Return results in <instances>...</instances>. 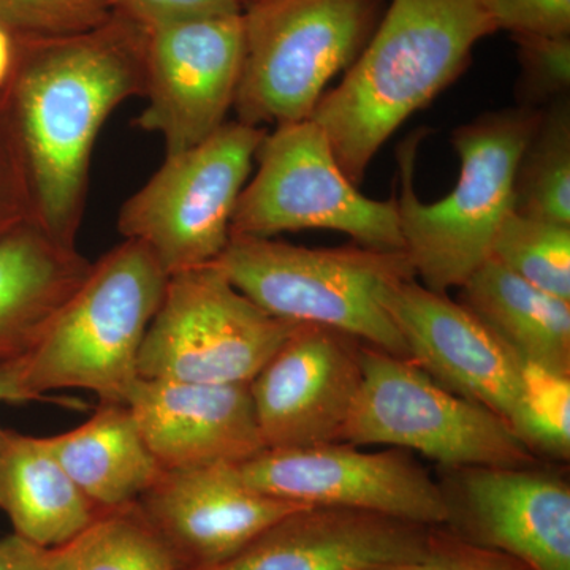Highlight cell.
<instances>
[{
	"label": "cell",
	"instance_id": "obj_9",
	"mask_svg": "<svg viewBox=\"0 0 570 570\" xmlns=\"http://www.w3.org/2000/svg\"><path fill=\"white\" fill-rule=\"evenodd\" d=\"M268 130L235 121L165 163L122 205L119 234L151 250L167 275L212 265L230 239L236 202Z\"/></svg>",
	"mask_w": 570,
	"mask_h": 570
},
{
	"label": "cell",
	"instance_id": "obj_18",
	"mask_svg": "<svg viewBox=\"0 0 570 570\" xmlns=\"http://www.w3.org/2000/svg\"><path fill=\"white\" fill-rule=\"evenodd\" d=\"M434 528L347 508H299L216 570H373L425 557Z\"/></svg>",
	"mask_w": 570,
	"mask_h": 570
},
{
	"label": "cell",
	"instance_id": "obj_28",
	"mask_svg": "<svg viewBox=\"0 0 570 570\" xmlns=\"http://www.w3.org/2000/svg\"><path fill=\"white\" fill-rule=\"evenodd\" d=\"M520 77L517 81L519 107L542 110L570 91V36L513 33Z\"/></svg>",
	"mask_w": 570,
	"mask_h": 570
},
{
	"label": "cell",
	"instance_id": "obj_4",
	"mask_svg": "<svg viewBox=\"0 0 570 570\" xmlns=\"http://www.w3.org/2000/svg\"><path fill=\"white\" fill-rule=\"evenodd\" d=\"M167 283V272L140 242L126 239L102 255L26 358L29 400L85 389L100 401L126 403Z\"/></svg>",
	"mask_w": 570,
	"mask_h": 570
},
{
	"label": "cell",
	"instance_id": "obj_10",
	"mask_svg": "<svg viewBox=\"0 0 570 570\" xmlns=\"http://www.w3.org/2000/svg\"><path fill=\"white\" fill-rule=\"evenodd\" d=\"M298 324L266 313L217 265L168 276L138 356V376L249 384Z\"/></svg>",
	"mask_w": 570,
	"mask_h": 570
},
{
	"label": "cell",
	"instance_id": "obj_22",
	"mask_svg": "<svg viewBox=\"0 0 570 570\" xmlns=\"http://www.w3.org/2000/svg\"><path fill=\"white\" fill-rule=\"evenodd\" d=\"M459 302L523 362L570 374V302L540 291L487 258L461 285Z\"/></svg>",
	"mask_w": 570,
	"mask_h": 570
},
{
	"label": "cell",
	"instance_id": "obj_8",
	"mask_svg": "<svg viewBox=\"0 0 570 570\" xmlns=\"http://www.w3.org/2000/svg\"><path fill=\"white\" fill-rule=\"evenodd\" d=\"M255 163L258 170L236 202L230 236L273 238L322 228L352 236L360 246L404 250L395 198L373 200L360 193L313 119L275 127Z\"/></svg>",
	"mask_w": 570,
	"mask_h": 570
},
{
	"label": "cell",
	"instance_id": "obj_12",
	"mask_svg": "<svg viewBox=\"0 0 570 570\" xmlns=\"http://www.w3.org/2000/svg\"><path fill=\"white\" fill-rule=\"evenodd\" d=\"M245 61L243 13L195 18L148 31V99L135 126L174 156L212 137L234 108Z\"/></svg>",
	"mask_w": 570,
	"mask_h": 570
},
{
	"label": "cell",
	"instance_id": "obj_7",
	"mask_svg": "<svg viewBox=\"0 0 570 570\" xmlns=\"http://www.w3.org/2000/svg\"><path fill=\"white\" fill-rule=\"evenodd\" d=\"M362 371L341 442L415 450L448 469L535 464L504 419L442 387L412 360L363 343Z\"/></svg>",
	"mask_w": 570,
	"mask_h": 570
},
{
	"label": "cell",
	"instance_id": "obj_20",
	"mask_svg": "<svg viewBox=\"0 0 570 570\" xmlns=\"http://www.w3.org/2000/svg\"><path fill=\"white\" fill-rule=\"evenodd\" d=\"M0 512L13 534L55 549L85 530L97 510L56 459L48 438L0 425Z\"/></svg>",
	"mask_w": 570,
	"mask_h": 570
},
{
	"label": "cell",
	"instance_id": "obj_19",
	"mask_svg": "<svg viewBox=\"0 0 570 570\" xmlns=\"http://www.w3.org/2000/svg\"><path fill=\"white\" fill-rule=\"evenodd\" d=\"M91 268L37 220L0 236V370L32 354Z\"/></svg>",
	"mask_w": 570,
	"mask_h": 570
},
{
	"label": "cell",
	"instance_id": "obj_6",
	"mask_svg": "<svg viewBox=\"0 0 570 570\" xmlns=\"http://www.w3.org/2000/svg\"><path fill=\"white\" fill-rule=\"evenodd\" d=\"M385 0H258L243 11L234 110L246 126L309 119L326 86L365 50Z\"/></svg>",
	"mask_w": 570,
	"mask_h": 570
},
{
	"label": "cell",
	"instance_id": "obj_3",
	"mask_svg": "<svg viewBox=\"0 0 570 570\" xmlns=\"http://www.w3.org/2000/svg\"><path fill=\"white\" fill-rule=\"evenodd\" d=\"M540 112L517 107L483 112L453 130L460 175L452 193L423 204L414 187L419 137L397 153V220L415 276L431 291L461 287L490 257L499 227L513 212V181L521 153L538 127Z\"/></svg>",
	"mask_w": 570,
	"mask_h": 570
},
{
	"label": "cell",
	"instance_id": "obj_23",
	"mask_svg": "<svg viewBox=\"0 0 570 570\" xmlns=\"http://www.w3.org/2000/svg\"><path fill=\"white\" fill-rule=\"evenodd\" d=\"M47 558L48 570H189L138 502L97 513Z\"/></svg>",
	"mask_w": 570,
	"mask_h": 570
},
{
	"label": "cell",
	"instance_id": "obj_25",
	"mask_svg": "<svg viewBox=\"0 0 570 570\" xmlns=\"http://www.w3.org/2000/svg\"><path fill=\"white\" fill-rule=\"evenodd\" d=\"M489 258L540 291L570 302V225L510 212Z\"/></svg>",
	"mask_w": 570,
	"mask_h": 570
},
{
	"label": "cell",
	"instance_id": "obj_16",
	"mask_svg": "<svg viewBox=\"0 0 570 570\" xmlns=\"http://www.w3.org/2000/svg\"><path fill=\"white\" fill-rule=\"evenodd\" d=\"M189 570H216L266 528L306 505L247 485L236 464L163 471L138 501Z\"/></svg>",
	"mask_w": 570,
	"mask_h": 570
},
{
	"label": "cell",
	"instance_id": "obj_36",
	"mask_svg": "<svg viewBox=\"0 0 570 570\" xmlns=\"http://www.w3.org/2000/svg\"><path fill=\"white\" fill-rule=\"evenodd\" d=\"M239 3H242L243 11L247 9V7L254 6V3H257L258 0H238Z\"/></svg>",
	"mask_w": 570,
	"mask_h": 570
},
{
	"label": "cell",
	"instance_id": "obj_32",
	"mask_svg": "<svg viewBox=\"0 0 570 570\" xmlns=\"http://www.w3.org/2000/svg\"><path fill=\"white\" fill-rule=\"evenodd\" d=\"M36 220L24 168L9 137L0 129V236Z\"/></svg>",
	"mask_w": 570,
	"mask_h": 570
},
{
	"label": "cell",
	"instance_id": "obj_31",
	"mask_svg": "<svg viewBox=\"0 0 570 570\" xmlns=\"http://www.w3.org/2000/svg\"><path fill=\"white\" fill-rule=\"evenodd\" d=\"M118 10L146 31L195 18L243 13L238 0H118Z\"/></svg>",
	"mask_w": 570,
	"mask_h": 570
},
{
	"label": "cell",
	"instance_id": "obj_13",
	"mask_svg": "<svg viewBox=\"0 0 570 570\" xmlns=\"http://www.w3.org/2000/svg\"><path fill=\"white\" fill-rule=\"evenodd\" d=\"M362 341L298 324L249 382L265 449L343 441L362 387Z\"/></svg>",
	"mask_w": 570,
	"mask_h": 570
},
{
	"label": "cell",
	"instance_id": "obj_29",
	"mask_svg": "<svg viewBox=\"0 0 570 570\" xmlns=\"http://www.w3.org/2000/svg\"><path fill=\"white\" fill-rule=\"evenodd\" d=\"M373 570H532L523 562L501 551L472 546L444 528H434L425 557L403 564Z\"/></svg>",
	"mask_w": 570,
	"mask_h": 570
},
{
	"label": "cell",
	"instance_id": "obj_34",
	"mask_svg": "<svg viewBox=\"0 0 570 570\" xmlns=\"http://www.w3.org/2000/svg\"><path fill=\"white\" fill-rule=\"evenodd\" d=\"M26 362V360H24ZM3 367L0 370V403H29L28 393L22 387V365Z\"/></svg>",
	"mask_w": 570,
	"mask_h": 570
},
{
	"label": "cell",
	"instance_id": "obj_30",
	"mask_svg": "<svg viewBox=\"0 0 570 570\" xmlns=\"http://www.w3.org/2000/svg\"><path fill=\"white\" fill-rule=\"evenodd\" d=\"M498 31L570 36V0H487Z\"/></svg>",
	"mask_w": 570,
	"mask_h": 570
},
{
	"label": "cell",
	"instance_id": "obj_1",
	"mask_svg": "<svg viewBox=\"0 0 570 570\" xmlns=\"http://www.w3.org/2000/svg\"><path fill=\"white\" fill-rule=\"evenodd\" d=\"M14 40L0 129L24 168L37 223L77 247L100 129L115 108L145 96L148 31L118 10L91 31Z\"/></svg>",
	"mask_w": 570,
	"mask_h": 570
},
{
	"label": "cell",
	"instance_id": "obj_5",
	"mask_svg": "<svg viewBox=\"0 0 570 570\" xmlns=\"http://www.w3.org/2000/svg\"><path fill=\"white\" fill-rule=\"evenodd\" d=\"M214 265L273 317L337 330L409 358L406 343L381 302L385 285L417 277L404 250L303 247L232 235Z\"/></svg>",
	"mask_w": 570,
	"mask_h": 570
},
{
	"label": "cell",
	"instance_id": "obj_21",
	"mask_svg": "<svg viewBox=\"0 0 570 570\" xmlns=\"http://www.w3.org/2000/svg\"><path fill=\"white\" fill-rule=\"evenodd\" d=\"M48 442L97 512L140 501L164 471L126 403L100 401L88 422Z\"/></svg>",
	"mask_w": 570,
	"mask_h": 570
},
{
	"label": "cell",
	"instance_id": "obj_27",
	"mask_svg": "<svg viewBox=\"0 0 570 570\" xmlns=\"http://www.w3.org/2000/svg\"><path fill=\"white\" fill-rule=\"evenodd\" d=\"M118 11V0H0V26L14 39L91 31Z\"/></svg>",
	"mask_w": 570,
	"mask_h": 570
},
{
	"label": "cell",
	"instance_id": "obj_2",
	"mask_svg": "<svg viewBox=\"0 0 570 570\" xmlns=\"http://www.w3.org/2000/svg\"><path fill=\"white\" fill-rule=\"evenodd\" d=\"M498 32L487 0H392L376 31L309 119L355 186L404 122L453 85Z\"/></svg>",
	"mask_w": 570,
	"mask_h": 570
},
{
	"label": "cell",
	"instance_id": "obj_15",
	"mask_svg": "<svg viewBox=\"0 0 570 570\" xmlns=\"http://www.w3.org/2000/svg\"><path fill=\"white\" fill-rule=\"evenodd\" d=\"M381 302L406 343L409 360L442 387L508 422L519 396L523 360L493 330L417 277L385 285Z\"/></svg>",
	"mask_w": 570,
	"mask_h": 570
},
{
	"label": "cell",
	"instance_id": "obj_33",
	"mask_svg": "<svg viewBox=\"0 0 570 570\" xmlns=\"http://www.w3.org/2000/svg\"><path fill=\"white\" fill-rule=\"evenodd\" d=\"M48 549L13 534L0 539V570H48Z\"/></svg>",
	"mask_w": 570,
	"mask_h": 570
},
{
	"label": "cell",
	"instance_id": "obj_11",
	"mask_svg": "<svg viewBox=\"0 0 570 570\" xmlns=\"http://www.w3.org/2000/svg\"><path fill=\"white\" fill-rule=\"evenodd\" d=\"M247 485L296 505L382 513L444 527L441 483L400 449L363 452L347 442L265 449L236 464Z\"/></svg>",
	"mask_w": 570,
	"mask_h": 570
},
{
	"label": "cell",
	"instance_id": "obj_24",
	"mask_svg": "<svg viewBox=\"0 0 570 570\" xmlns=\"http://www.w3.org/2000/svg\"><path fill=\"white\" fill-rule=\"evenodd\" d=\"M513 213L570 225L569 96L540 112L517 165Z\"/></svg>",
	"mask_w": 570,
	"mask_h": 570
},
{
	"label": "cell",
	"instance_id": "obj_26",
	"mask_svg": "<svg viewBox=\"0 0 570 570\" xmlns=\"http://www.w3.org/2000/svg\"><path fill=\"white\" fill-rule=\"evenodd\" d=\"M532 453L569 460L570 376L539 363L523 362L515 406L508 420Z\"/></svg>",
	"mask_w": 570,
	"mask_h": 570
},
{
	"label": "cell",
	"instance_id": "obj_14",
	"mask_svg": "<svg viewBox=\"0 0 570 570\" xmlns=\"http://www.w3.org/2000/svg\"><path fill=\"white\" fill-rule=\"evenodd\" d=\"M444 528L532 570H570V487L532 466L449 469Z\"/></svg>",
	"mask_w": 570,
	"mask_h": 570
},
{
	"label": "cell",
	"instance_id": "obj_17",
	"mask_svg": "<svg viewBox=\"0 0 570 570\" xmlns=\"http://www.w3.org/2000/svg\"><path fill=\"white\" fill-rule=\"evenodd\" d=\"M126 404L164 471L239 464L265 450L249 384L138 377Z\"/></svg>",
	"mask_w": 570,
	"mask_h": 570
},
{
	"label": "cell",
	"instance_id": "obj_35",
	"mask_svg": "<svg viewBox=\"0 0 570 570\" xmlns=\"http://www.w3.org/2000/svg\"><path fill=\"white\" fill-rule=\"evenodd\" d=\"M17 55V40L6 28L0 26V88L9 80Z\"/></svg>",
	"mask_w": 570,
	"mask_h": 570
}]
</instances>
